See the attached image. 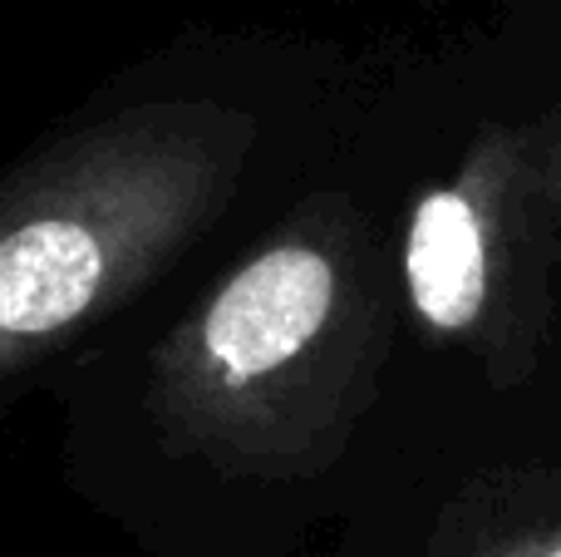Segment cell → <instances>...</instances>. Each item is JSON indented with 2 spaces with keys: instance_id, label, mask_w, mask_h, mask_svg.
<instances>
[{
  "instance_id": "6da1fadb",
  "label": "cell",
  "mask_w": 561,
  "mask_h": 557,
  "mask_svg": "<svg viewBox=\"0 0 561 557\" xmlns=\"http://www.w3.org/2000/svg\"><path fill=\"white\" fill-rule=\"evenodd\" d=\"M394 326L375 217L310 193L134 351L99 341L49 380L65 469L138 444L153 469L227 489L325 479L375 410Z\"/></svg>"
},
{
  "instance_id": "7a4b0ae2",
  "label": "cell",
  "mask_w": 561,
  "mask_h": 557,
  "mask_svg": "<svg viewBox=\"0 0 561 557\" xmlns=\"http://www.w3.org/2000/svg\"><path fill=\"white\" fill-rule=\"evenodd\" d=\"M262 114L203 89L108 94L0 168V405L49 390L237 207Z\"/></svg>"
},
{
  "instance_id": "5b68a950",
  "label": "cell",
  "mask_w": 561,
  "mask_h": 557,
  "mask_svg": "<svg viewBox=\"0 0 561 557\" xmlns=\"http://www.w3.org/2000/svg\"><path fill=\"white\" fill-rule=\"evenodd\" d=\"M537 134V154H542V178H547V197L557 213V232H561V99L547 109L542 118H533Z\"/></svg>"
},
{
  "instance_id": "3957f363",
  "label": "cell",
  "mask_w": 561,
  "mask_h": 557,
  "mask_svg": "<svg viewBox=\"0 0 561 557\" xmlns=\"http://www.w3.org/2000/svg\"><path fill=\"white\" fill-rule=\"evenodd\" d=\"M561 257L533 124H483L454 173L419 187L394 252L399 296L434 351L493 390L537 375Z\"/></svg>"
},
{
  "instance_id": "277c9868",
  "label": "cell",
  "mask_w": 561,
  "mask_h": 557,
  "mask_svg": "<svg viewBox=\"0 0 561 557\" xmlns=\"http://www.w3.org/2000/svg\"><path fill=\"white\" fill-rule=\"evenodd\" d=\"M414 557H561V459L497 464L458 484Z\"/></svg>"
}]
</instances>
